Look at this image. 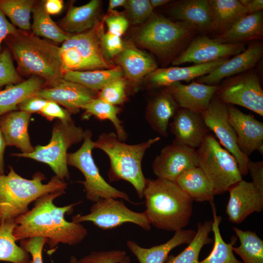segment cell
I'll use <instances>...</instances> for the list:
<instances>
[{
  "label": "cell",
  "instance_id": "cell-22",
  "mask_svg": "<svg viewBox=\"0 0 263 263\" xmlns=\"http://www.w3.org/2000/svg\"><path fill=\"white\" fill-rule=\"evenodd\" d=\"M227 58L188 67H170L157 68L145 78L152 88L166 87L177 82L189 81L207 75L223 64Z\"/></svg>",
  "mask_w": 263,
  "mask_h": 263
},
{
  "label": "cell",
  "instance_id": "cell-7",
  "mask_svg": "<svg viewBox=\"0 0 263 263\" xmlns=\"http://www.w3.org/2000/svg\"><path fill=\"white\" fill-rule=\"evenodd\" d=\"M104 20H99L91 29L83 33L70 35L60 46L63 74L68 71L109 69L116 65L103 53L100 35L104 30Z\"/></svg>",
  "mask_w": 263,
  "mask_h": 263
},
{
  "label": "cell",
  "instance_id": "cell-57",
  "mask_svg": "<svg viewBox=\"0 0 263 263\" xmlns=\"http://www.w3.org/2000/svg\"><path fill=\"white\" fill-rule=\"evenodd\" d=\"M69 263H77V259L74 256H72L70 258Z\"/></svg>",
  "mask_w": 263,
  "mask_h": 263
},
{
  "label": "cell",
  "instance_id": "cell-37",
  "mask_svg": "<svg viewBox=\"0 0 263 263\" xmlns=\"http://www.w3.org/2000/svg\"><path fill=\"white\" fill-rule=\"evenodd\" d=\"M212 220L199 223L197 230L188 246L178 255H169L165 263H199V255L204 246L212 244L213 240L209 237L212 231Z\"/></svg>",
  "mask_w": 263,
  "mask_h": 263
},
{
  "label": "cell",
  "instance_id": "cell-49",
  "mask_svg": "<svg viewBox=\"0 0 263 263\" xmlns=\"http://www.w3.org/2000/svg\"><path fill=\"white\" fill-rule=\"evenodd\" d=\"M47 101V100L45 98L33 95L21 102L18 106V109L31 114L39 113Z\"/></svg>",
  "mask_w": 263,
  "mask_h": 263
},
{
  "label": "cell",
  "instance_id": "cell-5",
  "mask_svg": "<svg viewBox=\"0 0 263 263\" xmlns=\"http://www.w3.org/2000/svg\"><path fill=\"white\" fill-rule=\"evenodd\" d=\"M160 139L157 136L139 144L129 145L120 141L114 132H110L101 134L94 144V148L103 150L110 159V181H128L141 199L146 181L142 169V161L147 149Z\"/></svg>",
  "mask_w": 263,
  "mask_h": 263
},
{
  "label": "cell",
  "instance_id": "cell-1",
  "mask_svg": "<svg viewBox=\"0 0 263 263\" xmlns=\"http://www.w3.org/2000/svg\"><path fill=\"white\" fill-rule=\"evenodd\" d=\"M65 193L58 191L40 197L31 209L16 218L13 236L16 241L44 237L51 251L59 243L75 245L82 242L88 234L87 228L81 223L68 222L65 218V215L72 212L81 202L62 207L54 204L56 198Z\"/></svg>",
  "mask_w": 263,
  "mask_h": 263
},
{
  "label": "cell",
  "instance_id": "cell-43",
  "mask_svg": "<svg viewBox=\"0 0 263 263\" xmlns=\"http://www.w3.org/2000/svg\"><path fill=\"white\" fill-rule=\"evenodd\" d=\"M22 81L14 65L10 50H3L0 54V87L16 84Z\"/></svg>",
  "mask_w": 263,
  "mask_h": 263
},
{
  "label": "cell",
  "instance_id": "cell-15",
  "mask_svg": "<svg viewBox=\"0 0 263 263\" xmlns=\"http://www.w3.org/2000/svg\"><path fill=\"white\" fill-rule=\"evenodd\" d=\"M98 92L89 89L62 77L44 86L34 95L54 101L66 108L70 113H76L93 99Z\"/></svg>",
  "mask_w": 263,
  "mask_h": 263
},
{
  "label": "cell",
  "instance_id": "cell-52",
  "mask_svg": "<svg viewBox=\"0 0 263 263\" xmlns=\"http://www.w3.org/2000/svg\"><path fill=\"white\" fill-rule=\"evenodd\" d=\"M44 6L49 15H56L60 13L62 11L64 2L61 0H44Z\"/></svg>",
  "mask_w": 263,
  "mask_h": 263
},
{
  "label": "cell",
  "instance_id": "cell-16",
  "mask_svg": "<svg viewBox=\"0 0 263 263\" xmlns=\"http://www.w3.org/2000/svg\"><path fill=\"white\" fill-rule=\"evenodd\" d=\"M195 167H198L196 149L174 143L164 147L152 165L157 178L172 181L185 171Z\"/></svg>",
  "mask_w": 263,
  "mask_h": 263
},
{
  "label": "cell",
  "instance_id": "cell-38",
  "mask_svg": "<svg viewBox=\"0 0 263 263\" xmlns=\"http://www.w3.org/2000/svg\"><path fill=\"white\" fill-rule=\"evenodd\" d=\"M82 109L85 110L83 118L88 119L92 115L100 120H110L115 128L118 138L121 141L126 140L127 133L117 116L120 111L118 107L97 97L86 104Z\"/></svg>",
  "mask_w": 263,
  "mask_h": 263
},
{
  "label": "cell",
  "instance_id": "cell-33",
  "mask_svg": "<svg viewBox=\"0 0 263 263\" xmlns=\"http://www.w3.org/2000/svg\"><path fill=\"white\" fill-rule=\"evenodd\" d=\"M123 77V70L118 65L109 69L68 71L62 75V78L65 80L78 83L96 92H99L109 83Z\"/></svg>",
  "mask_w": 263,
  "mask_h": 263
},
{
  "label": "cell",
  "instance_id": "cell-34",
  "mask_svg": "<svg viewBox=\"0 0 263 263\" xmlns=\"http://www.w3.org/2000/svg\"><path fill=\"white\" fill-rule=\"evenodd\" d=\"M211 206L213 220L212 231L214 233V243L209 255L199 263H243L238 260L233 254V247L237 241V237L233 236L231 242L226 243L220 233L219 225L222 218L217 215L214 202L210 203Z\"/></svg>",
  "mask_w": 263,
  "mask_h": 263
},
{
  "label": "cell",
  "instance_id": "cell-53",
  "mask_svg": "<svg viewBox=\"0 0 263 263\" xmlns=\"http://www.w3.org/2000/svg\"><path fill=\"white\" fill-rule=\"evenodd\" d=\"M239 1L246 9L248 14L262 11L263 0H240Z\"/></svg>",
  "mask_w": 263,
  "mask_h": 263
},
{
  "label": "cell",
  "instance_id": "cell-8",
  "mask_svg": "<svg viewBox=\"0 0 263 263\" xmlns=\"http://www.w3.org/2000/svg\"><path fill=\"white\" fill-rule=\"evenodd\" d=\"M198 166L213 184L216 194H221L242 180L234 157L208 133L196 149Z\"/></svg>",
  "mask_w": 263,
  "mask_h": 263
},
{
  "label": "cell",
  "instance_id": "cell-31",
  "mask_svg": "<svg viewBox=\"0 0 263 263\" xmlns=\"http://www.w3.org/2000/svg\"><path fill=\"white\" fill-rule=\"evenodd\" d=\"M45 84L41 77L32 75L27 80L8 85L0 91V117L11 111L18 110V106L26 98L33 95Z\"/></svg>",
  "mask_w": 263,
  "mask_h": 263
},
{
  "label": "cell",
  "instance_id": "cell-14",
  "mask_svg": "<svg viewBox=\"0 0 263 263\" xmlns=\"http://www.w3.org/2000/svg\"><path fill=\"white\" fill-rule=\"evenodd\" d=\"M245 49V43H223L202 35L192 39L186 49L172 61L173 65L208 63L235 56Z\"/></svg>",
  "mask_w": 263,
  "mask_h": 263
},
{
  "label": "cell",
  "instance_id": "cell-39",
  "mask_svg": "<svg viewBox=\"0 0 263 263\" xmlns=\"http://www.w3.org/2000/svg\"><path fill=\"white\" fill-rule=\"evenodd\" d=\"M240 244L233 250L243 260V263H263V241L255 232L233 227Z\"/></svg>",
  "mask_w": 263,
  "mask_h": 263
},
{
  "label": "cell",
  "instance_id": "cell-58",
  "mask_svg": "<svg viewBox=\"0 0 263 263\" xmlns=\"http://www.w3.org/2000/svg\"><path fill=\"white\" fill-rule=\"evenodd\" d=\"M130 261L131 260L130 257L126 256L121 263H130Z\"/></svg>",
  "mask_w": 263,
  "mask_h": 263
},
{
  "label": "cell",
  "instance_id": "cell-28",
  "mask_svg": "<svg viewBox=\"0 0 263 263\" xmlns=\"http://www.w3.org/2000/svg\"><path fill=\"white\" fill-rule=\"evenodd\" d=\"M263 37L262 11L247 14L239 19L224 33L216 35V40L223 43H244Z\"/></svg>",
  "mask_w": 263,
  "mask_h": 263
},
{
  "label": "cell",
  "instance_id": "cell-9",
  "mask_svg": "<svg viewBox=\"0 0 263 263\" xmlns=\"http://www.w3.org/2000/svg\"><path fill=\"white\" fill-rule=\"evenodd\" d=\"M85 131L73 121H57L52 130L50 142L45 146L38 145L29 153H13L12 155L30 158L49 165L55 175L61 180L70 179L67 164V150L73 145L84 139Z\"/></svg>",
  "mask_w": 263,
  "mask_h": 263
},
{
  "label": "cell",
  "instance_id": "cell-48",
  "mask_svg": "<svg viewBox=\"0 0 263 263\" xmlns=\"http://www.w3.org/2000/svg\"><path fill=\"white\" fill-rule=\"evenodd\" d=\"M39 114L49 121H52L56 118L63 122L73 121L71 116V113L67 110L62 108L57 103L51 100H47L46 104Z\"/></svg>",
  "mask_w": 263,
  "mask_h": 263
},
{
  "label": "cell",
  "instance_id": "cell-40",
  "mask_svg": "<svg viewBox=\"0 0 263 263\" xmlns=\"http://www.w3.org/2000/svg\"><path fill=\"white\" fill-rule=\"evenodd\" d=\"M33 0H0V10L20 30H31L30 17L36 3Z\"/></svg>",
  "mask_w": 263,
  "mask_h": 263
},
{
  "label": "cell",
  "instance_id": "cell-13",
  "mask_svg": "<svg viewBox=\"0 0 263 263\" xmlns=\"http://www.w3.org/2000/svg\"><path fill=\"white\" fill-rule=\"evenodd\" d=\"M201 114L209 130L214 133L220 144L235 158L242 175H247L250 160L238 146L236 134L228 121L226 104L215 94Z\"/></svg>",
  "mask_w": 263,
  "mask_h": 263
},
{
  "label": "cell",
  "instance_id": "cell-35",
  "mask_svg": "<svg viewBox=\"0 0 263 263\" xmlns=\"http://www.w3.org/2000/svg\"><path fill=\"white\" fill-rule=\"evenodd\" d=\"M44 0L37 3L33 9V21L31 26L33 34L42 37L55 43H63L70 35L65 33L51 18L46 11L44 6Z\"/></svg>",
  "mask_w": 263,
  "mask_h": 263
},
{
  "label": "cell",
  "instance_id": "cell-4",
  "mask_svg": "<svg viewBox=\"0 0 263 263\" xmlns=\"http://www.w3.org/2000/svg\"><path fill=\"white\" fill-rule=\"evenodd\" d=\"M7 175H0V225L15 220L29 210V205L47 194L65 191L67 183L56 175L46 184L41 172L35 173L31 179L20 176L11 166Z\"/></svg>",
  "mask_w": 263,
  "mask_h": 263
},
{
  "label": "cell",
  "instance_id": "cell-46",
  "mask_svg": "<svg viewBox=\"0 0 263 263\" xmlns=\"http://www.w3.org/2000/svg\"><path fill=\"white\" fill-rule=\"evenodd\" d=\"M103 19L106 23L108 32L121 37L127 30L129 26V21L123 14L115 11L109 12Z\"/></svg>",
  "mask_w": 263,
  "mask_h": 263
},
{
  "label": "cell",
  "instance_id": "cell-25",
  "mask_svg": "<svg viewBox=\"0 0 263 263\" xmlns=\"http://www.w3.org/2000/svg\"><path fill=\"white\" fill-rule=\"evenodd\" d=\"M31 116V113L16 110L0 117V128L7 146H15L20 149L22 153L34 150L28 132Z\"/></svg>",
  "mask_w": 263,
  "mask_h": 263
},
{
  "label": "cell",
  "instance_id": "cell-19",
  "mask_svg": "<svg viewBox=\"0 0 263 263\" xmlns=\"http://www.w3.org/2000/svg\"><path fill=\"white\" fill-rule=\"evenodd\" d=\"M263 55L261 41L251 42L242 52L225 60L207 75L196 79V82L209 85H218L223 79L250 70Z\"/></svg>",
  "mask_w": 263,
  "mask_h": 263
},
{
  "label": "cell",
  "instance_id": "cell-29",
  "mask_svg": "<svg viewBox=\"0 0 263 263\" xmlns=\"http://www.w3.org/2000/svg\"><path fill=\"white\" fill-rule=\"evenodd\" d=\"M179 108L173 97L164 90L148 103L145 118L155 132L167 137L169 121Z\"/></svg>",
  "mask_w": 263,
  "mask_h": 263
},
{
  "label": "cell",
  "instance_id": "cell-18",
  "mask_svg": "<svg viewBox=\"0 0 263 263\" xmlns=\"http://www.w3.org/2000/svg\"><path fill=\"white\" fill-rule=\"evenodd\" d=\"M225 212L229 221L234 224L243 222L254 212L263 209V195L252 182L243 179L231 187Z\"/></svg>",
  "mask_w": 263,
  "mask_h": 263
},
{
  "label": "cell",
  "instance_id": "cell-24",
  "mask_svg": "<svg viewBox=\"0 0 263 263\" xmlns=\"http://www.w3.org/2000/svg\"><path fill=\"white\" fill-rule=\"evenodd\" d=\"M168 13L177 21L194 27L197 32H212V19L208 0H182L168 9Z\"/></svg>",
  "mask_w": 263,
  "mask_h": 263
},
{
  "label": "cell",
  "instance_id": "cell-10",
  "mask_svg": "<svg viewBox=\"0 0 263 263\" xmlns=\"http://www.w3.org/2000/svg\"><path fill=\"white\" fill-rule=\"evenodd\" d=\"M90 131H85L83 142L76 151L67 154V164L75 167L83 174L85 178L81 181L83 185L88 200L95 202L100 199H121L133 203L128 194L110 185L101 175L92 156L94 142L92 140Z\"/></svg>",
  "mask_w": 263,
  "mask_h": 263
},
{
  "label": "cell",
  "instance_id": "cell-6",
  "mask_svg": "<svg viewBox=\"0 0 263 263\" xmlns=\"http://www.w3.org/2000/svg\"><path fill=\"white\" fill-rule=\"evenodd\" d=\"M197 32L187 23L153 13L137 32L134 42L163 61H172Z\"/></svg>",
  "mask_w": 263,
  "mask_h": 263
},
{
  "label": "cell",
  "instance_id": "cell-11",
  "mask_svg": "<svg viewBox=\"0 0 263 263\" xmlns=\"http://www.w3.org/2000/svg\"><path fill=\"white\" fill-rule=\"evenodd\" d=\"M72 221L76 223L90 222L102 230H109L126 223H132L146 231L151 229L145 212H137L129 208L122 200L100 199L94 202L90 213L77 214Z\"/></svg>",
  "mask_w": 263,
  "mask_h": 263
},
{
  "label": "cell",
  "instance_id": "cell-45",
  "mask_svg": "<svg viewBox=\"0 0 263 263\" xmlns=\"http://www.w3.org/2000/svg\"><path fill=\"white\" fill-rule=\"evenodd\" d=\"M102 50L106 56L110 60L115 58L123 50L124 42L121 37L103 31L100 35Z\"/></svg>",
  "mask_w": 263,
  "mask_h": 263
},
{
  "label": "cell",
  "instance_id": "cell-27",
  "mask_svg": "<svg viewBox=\"0 0 263 263\" xmlns=\"http://www.w3.org/2000/svg\"><path fill=\"white\" fill-rule=\"evenodd\" d=\"M101 2L99 0H92L83 5H71L57 25L69 35L80 34L92 29L99 20Z\"/></svg>",
  "mask_w": 263,
  "mask_h": 263
},
{
  "label": "cell",
  "instance_id": "cell-50",
  "mask_svg": "<svg viewBox=\"0 0 263 263\" xmlns=\"http://www.w3.org/2000/svg\"><path fill=\"white\" fill-rule=\"evenodd\" d=\"M248 172L250 173L252 180V183L263 195V162L250 161Z\"/></svg>",
  "mask_w": 263,
  "mask_h": 263
},
{
  "label": "cell",
  "instance_id": "cell-47",
  "mask_svg": "<svg viewBox=\"0 0 263 263\" xmlns=\"http://www.w3.org/2000/svg\"><path fill=\"white\" fill-rule=\"evenodd\" d=\"M20 246L32 256V263H43L42 250L47 239L44 237H35L22 240Z\"/></svg>",
  "mask_w": 263,
  "mask_h": 263
},
{
  "label": "cell",
  "instance_id": "cell-41",
  "mask_svg": "<svg viewBox=\"0 0 263 263\" xmlns=\"http://www.w3.org/2000/svg\"><path fill=\"white\" fill-rule=\"evenodd\" d=\"M127 81L124 77L115 80L102 88L97 97L113 105L122 104L127 98Z\"/></svg>",
  "mask_w": 263,
  "mask_h": 263
},
{
  "label": "cell",
  "instance_id": "cell-20",
  "mask_svg": "<svg viewBox=\"0 0 263 263\" xmlns=\"http://www.w3.org/2000/svg\"><path fill=\"white\" fill-rule=\"evenodd\" d=\"M169 124L173 143L197 149L209 132L201 113L180 108Z\"/></svg>",
  "mask_w": 263,
  "mask_h": 263
},
{
  "label": "cell",
  "instance_id": "cell-23",
  "mask_svg": "<svg viewBox=\"0 0 263 263\" xmlns=\"http://www.w3.org/2000/svg\"><path fill=\"white\" fill-rule=\"evenodd\" d=\"M218 85H209L193 81L189 84L177 82L164 90L174 99L179 108L201 113L208 107Z\"/></svg>",
  "mask_w": 263,
  "mask_h": 263
},
{
  "label": "cell",
  "instance_id": "cell-21",
  "mask_svg": "<svg viewBox=\"0 0 263 263\" xmlns=\"http://www.w3.org/2000/svg\"><path fill=\"white\" fill-rule=\"evenodd\" d=\"M115 59L123 70L124 77L134 85L158 68L155 59L132 41L124 42L123 50Z\"/></svg>",
  "mask_w": 263,
  "mask_h": 263
},
{
  "label": "cell",
  "instance_id": "cell-26",
  "mask_svg": "<svg viewBox=\"0 0 263 263\" xmlns=\"http://www.w3.org/2000/svg\"><path fill=\"white\" fill-rule=\"evenodd\" d=\"M196 234L192 229H180L175 232L173 237L166 243L144 248L132 240H128L127 246L136 257L139 263H165L169 252L175 247L189 244Z\"/></svg>",
  "mask_w": 263,
  "mask_h": 263
},
{
  "label": "cell",
  "instance_id": "cell-30",
  "mask_svg": "<svg viewBox=\"0 0 263 263\" xmlns=\"http://www.w3.org/2000/svg\"><path fill=\"white\" fill-rule=\"evenodd\" d=\"M175 182L193 201L214 202L216 195L214 186L198 166L185 171Z\"/></svg>",
  "mask_w": 263,
  "mask_h": 263
},
{
  "label": "cell",
  "instance_id": "cell-42",
  "mask_svg": "<svg viewBox=\"0 0 263 263\" xmlns=\"http://www.w3.org/2000/svg\"><path fill=\"white\" fill-rule=\"evenodd\" d=\"M126 13L133 24L146 21L153 14L150 0H126L124 6Z\"/></svg>",
  "mask_w": 263,
  "mask_h": 263
},
{
  "label": "cell",
  "instance_id": "cell-51",
  "mask_svg": "<svg viewBox=\"0 0 263 263\" xmlns=\"http://www.w3.org/2000/svg\"><path fill=\"white\" fill-rule=\"evenodd\" d=\"M19 30L10 23L5 17V15L0 10V54L2 50L1 44L3 40L10 35L17 33Z\"/></svg>",
  "mask_w": 263,
  "mask_h": 263
},
{
  "label": "cell",
  "instance_id": "cell-3",
  "mask_svg": "<svg viewBox=\"0 0 263 263\" xmlns=\"http://www.w3.org/2000/svg\"><path fill=\"white\" fill-rule=\"evenodd\" d=\"M5 40L20 73L40 77L45 84L62 77L60 47L20 30Z\"/></svg>",
  "mask_w": 263,
  "mask_h": 263
},
{
  "label": "cell",
  "instance_id": "cell-44",
  "mask_svg": "<svg viewBox=\"0 0 263 263\" xmlns=\"http://www.w3.org/2000/svg\"><path fill=\"white\" fill-rule=\"evenodd\" d=\"M126 252L121 250L93 251L77 260V263H121Z\"/></svg>",
  "mask_w": 263,
  "mask_h": 263
},
{
  "label": "cell",
  "instance_id": "cell-55",
  "mask_svg": "<svg viewBox=\"0 0 263 263\" xmlns=\"http://www.w3.org/2000/svg\"><path fill=\"white\" fill-rule=\"evenodd\" d=\"M126 0H110L109 2L108 12L114 11V9L118 7H124Z\"/></svg>",
  "mask_w": 263,
  "mask_h": 263
},
{
  "label": "cell",
  "instance_id": "cell-54",
  "mask_svg": "<svg viewBox=\"0 0 263 263\" xmlns=\"http://www.w3.org/2000/svg\"><path fill=\"white\" fill-rule=\"evenodd\" d=\"M7 145L0 128V175L4 174V152Z\"/></svg>",
  "mask_w": 263,
  "mask_h": 263
},
{
  "label": "cell",
  "instance_id": "cell-56",
  "mask_svg": "<svg viewBox=\"0 0 263 263\" xmlns=\"http://www.w3.org/2000/svg\"><path fill=\"white\" fill-rule=\"evenodd\" d=\"M171 1L169 0H150L151 6L154 8L159 7Z\"/></svg>",
  "mask_w": 263,
  "mask_h": 263
},
{
  "label": "cell",
  "instance_id": "cell-2",
  "mask_svg": "<svg viewBox=\"0 0 263 263\" xmlns=\"http://www.w3.org/2000/svg\"><path fill=\"white\" fill-rule=\"evenodd\" d=\"M143 197L144 212L150 225L175 232L188 225L193 201L175 181L146 178Z\"/></svg>",
  "mask_w": 263,
  "mask_h": 263
},
{
  "label": "cell",
  "instance_id": "cell-12",
  "mask_svg": "<svg viewBox=\"0 0 263 263\" xmlns=\"http://www.w3.org/2000/svg\"><path fill=\"white\" fill-rule=\"evenodd\" d=\"M215 95L226 105H237L263 116V90L259 77L252 70L228 77Z\"/></svg>",
  "mask_w": 263,
  "mask_h": 263
},
{
  "label": "cell",
  "instance_id": "cell-36",
  "mask_svg": "<svg viewBox=\"0 0 263 263\" xmlns=\"http://www.w3.org/2000/svg\"><path fill=\"white\" fill-rule=\"evenodd\" d=\"M15 220L3 223L0 225V261L11 263H32L29 253L16 244L13 230Z\"/></svg>",
  "mask_w": 263,
  "mask_h": 263
},
{
  "label": "cell",
  "instance_id": "cell-32",
  "mask_svg": "<svg viewBox=\"0 0 263 263\" xmlns=\"http://www.w3.org/2000/svg\"><path fill=\"white\" fill-rule=\"evenodd\" d=\"M212 19V32L220 35L248 14L238 0H208Z\"/></svg>",
  "mask_w": 263,
  "mask_h": 263
},
{
  "label": "cell",
  "instance_id": "cell-17",
  "mask_svg": "<svg viewBox=\"0 0 263 263\" xmlns=\"http://www.w3.org/2000/svg\"><path fill=\"white\" fill-rule=\"evenodd\" d=\"M228 121L234 130L240 150L246 156L254 151L263 153V123L232 105H226Z\"/></svg>",
  "mask_w": 263,
  "mask_h": 263
}]
</instances>
